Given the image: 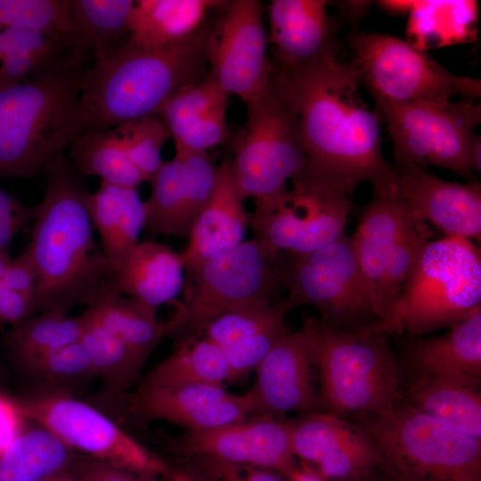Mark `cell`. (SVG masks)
<instances>
[{"mask_svg":"<svg viewBox=\"0 0 481 481\" xmlns=\"http://www.w3.org/2000/svg\"><path fill=\"white\" fill-rule=\"evenodd\" d=\"M279 72L299 117L306 156L293 191L348 197L363 182L387 178L392 164L381 152L379 117L363 100L350 63L337 56Z\"/></svg>","mask_w":481,"mask_h":481,"instance_id":"1","label":"cell"},{"mask_svg":"<svg viewBox=\"0 0 481 481\" xmlns=\"http://www.w3.org/2000/svg\"><path fill=\"white\" fill-rule=\"evenodd\" d=\"M44 172V197L37 205L24 252L37 277L35 314L67 315L74 306H88L113 289L114 273L94 240L81 175L62 154L50 160Z\"/></svg>","mask_w":481,"mask_h":481,"instance_id":"2","label":"cell"},{"mask_svg":"<svg viewBox=\"0 0 481 481\" xmlns=\"http://www.w3.org/2000/svg\"><path fill=\"white\" fill-rule=\"evenodd\" d=\"M212 27L203 24L178 41L146 48L130 42L87 69L81 79V134L112 129L159 110L183 88L208 75Z\"/></svg>","mask_w":481,"mask_h":481,"instance_id":"3","label":"cell"},{"mask_svg":"<svg viewBox=\"0 0 481 481\" xmlns=\"http://www.w3.org/2000/svg\"><path fill=\"white\" fill-rule=\"evenodd\" d=\"M86 68L47 72L0 86V178L35 175L83 132Z\"/></svg>","mask_w":481,"mask_h":481,"instance_id":"4","label":"cell"},{"mask_svg":"<svg viewBox=\"0 0 481 481\" xmlns=\"http://www.w3.org/2000/svg\"><path fill=\"white\" fill-rule=\"evenodd\" d=\"M304 328L313 344L318 411L346 419L382 413L399 403L398 364L380 326L347 330L313 317Z\"/></svg>","mask_w":481,"mask_h":481,"instance_id":"5","label":"cell"},{"mask_svg":"<svg viewBox=\"0 0 481 481\" xmlns=\"http://www.w3.org/2000/svg\"><path fill=\"white\" fill-rule=\"evenodd\" d=\"M371 440L378 469L391 481H481V440L399 401L353 417Z\"/></svg>","mask_w":481,"mask_h":481,"instance_id":"6","label":"cell"},{"mask_svg":"<svg viewBox=\"0 0 481 481\" xmlns=\"http://www.w3.org/2000/svg\"><path fill=\"white\" fill-rule=\"evenodd\" d=\"M244 126L232 143L230 168L244 199L279 196L305 164L299 117L279 70L265 89L245 103Z\"/></svg>","mask_w":481,"mask_h":481,"instance_id":"7","label":"cell"},{"mask_svg":"<svg viewBox=\"0 0 481 481\" xmlns=\"http://www.w3.org/2000/svg\"><path fill=\"white\" fill-rule=\"evenodd\" d=\"M481 309V252L459 236L428 240L404 286L400 333L409 337L452 326Z\"/></svg>","mask_w":481,"mask_h":481,"instance_id":"8","label":"cell"},{"mask_svg":"<svg viewBox=\"0 0 481 481\" xmlns=\"http://www.w3.org/2000/svg\"><path fill=\"white\" fill-rule=\"evenodd\" d=\"M393 143L396 166H435L467 182L481 171V139L474 130L481 122L477 100L417 101L378 106Z\"/></svg>","mask_w":481,"mask_h":481,"instance_id":"9","label":"cell"},{"mask_svg":"<svg viewBox=\"0 0 481 481\" xmlns=\"http://www.w3.org/2000/svg\"><path fill=\"white\" fill-rule=\"evenodd\" d=\"M287 254L284 261L275 257V265L291 309L311 306L319 318L347 330L381 327L351 237L307 254Z\"/></svg>","mask_w":481,"mask_h":481,"instance_id":"10","label":"cell"},{"mask_svg":"<svg viewBox=\"0 0 481 481\" xmlns=\"http://www.w3.org/2000/svg\"><path fill=\"white\" fill-rule=\"evenodd\" d=\"M350 62L358 82L370 90L377 106L417 101L449 102L454 95L477 100L479 78L450 72L425 52L400 38L356 32L348 37Z\"/></svg>","mask_w":481,"mask_h":481,"instance_id":"11","label":"cell"},{"mask_svg":"<svg viewBox=\"0 0 481 481\" xmlns=\"http://www.w3.org/2000/svg\"><path fill=\"white\" fill-rule=\"evenodd\" d=\"M281 288L275 257L257 239L245 240L184 278L183 316L168 335L178 343L201 337L217 316L253 303H273Z\"/></svg>","mask_w":481,"mask_h":481,"instance_id":"12","label":"cell"},{"mask_svg":"<svg viewBox=\"0 0 481 481\" xmlns=\"http://www.w3.org/2000/svg\"><path fill=\"white\" fill-rule=\"evenodd\" d=\"M30 420L89 458L151 476H168L166 464L105 414L61 392L45 391L14 398Z\"/></svg>","mask_w":481,"mask_h":481,"instance_id":"13","label":"cell"},{"mask_svg":"<svg viewBox=\"0 0 481 481\" xmlns=\"http://www.w3.org/2000/svg\"><path fill=\"white\" fill-rule=\"evenodd\" d=\"M212 27L208 78L246 103L268 86L276 67L267 54V34L259 1L227 2Z\"/></svg>","mask_w":481,"mask_h":481,"instance_id":"14","label":"cell"},{"mask_svg":"<svg viewBox=\"0 0 481 481\" xmlns=\"http://www.w3.org/2000/svg\"><path fill=\"white\" fill-rule=\"evenodd\" d=\"M351 210L349 197L296 191L257 201L249 218L255 239L269 252L303 255L338 240Z\"/></svg>","mask_w":481,"mask_h":481,"instance_id":"15","label":"cell"},{"mask_svg":"<svg viewBox=\"0 0 481 481\" xmlns=\"http://www.w3.org/2000/svg\"><path fill=\"white\" fill-rule=\"evenodd\" d=\"M175 449L188 459L270 469L286 477L298 466L292 446V420L252 415L224 427L186 431Z\"/></svg>","mask_w":481,"mask_h":481,"instance_id":"16","label":"cell"},{"mask_svg":"<svg viewBox=\"0 0 481 481\" xmlns=\"http://www.w3.org/2000/svg\"><path fill=\"white\" fill-rule=\"evenodd\" d=\"M292 446L301 467L328 481H361L379 466L374 444L361 427L322 411L292 420Z\"/></svg>","mask_w":481,"mask_h":481,"instance_id":"17","label":"cell"},{"mask_svg":"<svg viewBox=\"0 0 481 481\" xmlns=\"http://www.w3.org/2000/svg\"><path fill=\"white\" fill-rule=\"evenodd\" d=\"M256 370L254 386L242 395L250 415L318 411L313 344L304 327L285 333Z\"/></svg>","mask_w":481,"mask_h":481,"instance_id":"18","label":"cell"},{"mask_svg":"<svg viewBox=\"0 0 481 481\" xmlns=\"http://www.w3.org/2000/svg\"><path fill=\"white\" fill-rule=\"evenodd\" d=\"M416 216L446 236L481 241V183L446 181L415 165L396 166L387 177Z\"/></svg>","mask_w":481,"mask_h":481,"instance_id":"19","label":"cell"},{"mask_svg":"<svg viewBox=\"0 0 481 481\" xmlns=\"http://www.w3.org/2000/svg\"><path fill=\"white\" fill-rule=\"evenodd\" d=\"M129 405L144 420H167L186 431L216 428L250 415L242 395L209 384L139 388L129 397Z\"/></svg>","mask_w":481,"mask_h":481,"instance_id":"20","label":"cell"},{"mask_svg":"<svg viewBox=\"0 0 481 481\" xmlns=\"http://www.w3.org/2000/svg\"><path fill=\"white\" fill-rule=\"evenodd\" d=\"M325 0H273L268 8L270 43L280 71L337 57L336 24Z\"/></svg>","mask_w":481,"mask_h":481,"instance_id":"21","label":"cell"},{"mask_svg":"<svg viewBox=\"0 0 481 481\" xmlns=\"http://www.w3.org/2000/svg\"><path fill=\"white\" fill-rule=\"evenodd\" d=\"M226 156L217 167L216 186L207 205L189 232L190 241L181 253L184 278L192 276L208 261L230 252L245 241L249 217L244 208Z\"/></svg>","mask_w":481,"mask_h":481,"instance_id":"22","label":"cell"},{"mask_svg":"<svg viewBox=\"0 0 481 481\" xmlns=\"http://www.w3.org/2000/svg\"><path fill=\"white\" fill-rule=\"evenodd\" d=\"M417 377H432L478 387L481 379V309L442 335L409 337L402 345Z\"/></svg>","mask_w":481,"mask_h":481,"instance_id":"23","label":"cell"},{"mask_svg":"<svg viewBox=\"0 0 481 481\" xmlns=\"http://www.w3.org/2000/svg\"><path fill=\"white\" fill-rule=\"evenodd\" d=\"M372 187V199L351 239L360 269L375 303L391 255L404 231L418 216L398 196L387 180Z\"/></svg>","mask_w":481,"mask_h":481,"instance_id":"24","label":"cell"},{"mask_svg":"<svg viewBox=\"0 0 481 481\" xmlns=\"http://www.w3.org/2000/svg\"><path fill=\"white\" fill-rule=\"evenodd\" d=\"M183 284L182 254L154 241L139 242L112 277L116 292L155 307L173 302Z\"/></svg>","mask_w":481,"mask_h":481,"instance_id":"25","label":"cell"},{"mask_svg":"<svg viewBox=\"0 0 481 481\" xmlns=\"http://www.w3.org/2000/svg\"><path fill=\"white\" fill-rule=\"evenodd\" d=\"M134 4L133 0H69L68 34L82 60L92 65L127 43Z\"/></svg>","mask_w":481,"mask_h":481,"instance_id":"26","label":"cell"},{"mask_svg":"<svg viewBox=\"0 0 481 481\" xmlns=\"http://www.w3.org/2000/svg\"><path fill=\"white\" fill-rule=\"evenodd\" d=\"M218 0H137L130 15L129 41L152 48L183 39L203 24L207 13L223 7Z\"/></svg>","mask_w":481,"mask_h":481,"instance_id":"27","label":"cell"},{"mask_svg":"<svg viewBox=\"0 0 481 481\" xmlns=\"http://www.w3.org/2000/svg\"><path fill=\"white\" fill-rule=\"evenodd\" d=\"M401 402L481 440V393L478 387L432 377H417L402 392Z\"/></svg>","mask_w":481,"mask_h":481,"instance_id":"28","label":"cell"},{"mask_svg":"<svg viewBox=\"0 0 481 481\" xmlns=\"http://www.w3.org/2000/svg\"><path fill=\"white\" fill-rule=\"evenodd\" d=\"M406 28V42L418 50L471 43L477 39L476 1H413Z\"/></svg>","mask_w":481,"mask_h":481,"instance_id":"29","label":"cell"},{"mask_svg":"<svg viewBox=\"0 0 481 481\" xmlns=\"http://www.w3.org/2000/svg\"><path fill=\"white\" fill-rule=\"evenodd\" d=\"M96 319L120 338L144 362L172 329L171 319L161 322L158 307L141 300L126 298L110 289L89 305Z\"/></svg>","mask_w":481,"mask_h":481,"instance_id":"30","label":"cell"},{"mask_svg":"<svg viewBox=\"0 0 481 481\" xmlns=\"http://www.w3.org/2000/svg\"><path fill=\"white\" fill-rule=\"evenodd\" d=\"M74 463L72 450L49 430L24 429L0 454V481H44Z\"/></svg>","mask_w":481,"mask_h":481,"instance_id":"31","label":"cell"},{"mask_svg":"<svg viewBox=\"0 0 481 481\" xmlns=\"http://www.w3.org/2000/svg\"><path fill=\"white\" fill-rule=\"evenodd\" d=\"M177 349L145 378L141 389L229 381L230 368L223 348L204 336L178 343Z\"/></svg>","mask_w":481,"mask_h":481,"instance_id":"32","label":"cell"},{"mask_svg":"<svg viewBox=\"0 0 481 481\" xmlns=\"http://www.w3.org/2000/svg\"><path fill=\"white\" fill-rule=\"evenodd\" d=\"M79 175H97L102 183L136 188L144 181L113 129L80 134L69 145V160Z\"/></svg>","mask_w":481,"mask_h":481,"instance_id":"33","label":"cell"},{"mask_svg":"<svg viewBox=\"0 0 481 481\" xmlns=\"http://www.w3.org/2000/svg\"><path fill=\"white\" fill-rule=\"evenodd\" d=\"M433 236L429 224L417 216L401 236L387 265L375 305L381 327L388 335L401 334L399 317L404 286L420 249Z\"/></svg>","mask_w":481,"mask_h":481,"instance_id":"34","label":"cell"},{"mask_svg":"<svg viewBox=\"0 0 481 481\" xmlns=\"http://www.w3.org/2000/svg\"><path fill=\"white\" fill-rule=\"evenodd\" d=\"M89 317L87 309L76 317L52 312L37 314L12 326L5 336L4 345L18 363L37 354L79 341Z\"/></svg>","mask_w":481,"mask_h":481,"instance_id":"35","label":"cell"},{"mask_svg":"<svg viewBox=\"0 0 481 481\" xmlns=\"http://www.w3.org/2000/svg\"><path fill=\"white\" fill-rule=\"evenodd\" d=\"M89 321L80 339L94 371L114 395H121L132 383L143 362L117 335L107 330L87 306Z\"/></svg>","mask_w":481,"mask_h":481,"instance_id":"36","label":"cell"},{"mask_svg":"<svg viewBox=\"0 0 481 481\" xmlns=\"http://www.w3.org/2000/svg\"><path fill=\"white\" fill-rule=\"evenodd\" d=\"M151 192L143 201L144 229L152 234L181 237V218L185 200L184 166L175 154L151 181Z\"/></svg>","mask_w":481,"mask_h":481,"instance_id":"37","label":"cell"},{"mask_svg":"<svg viewBox=\"0 0 481 481\" xmlns=\"http://www.w3.org/2000/svg\"><path fill=\"white\" fill-rule=\"evenodd\" d=\"M289 310L285 299L242 306L210 322L202 336L224 350L268 326L285 321Z\"/></svg>","mask_w":481,"mask_h":481,"instance_id":"38","label":"cell"},{"mask_svg":"<svg viewBox=\"0 0 481 481\" xmlns=\"http://www.w3.org/2000/svg\"><path fill=\"white\" fill-rule=\"evenodd\" d=\"M129 159L151 183L162 167V148L170 136L167 125L158 115L124 122L112 128Z\"/></svg>","mask_w":481,"mask_h":481,"instance_id":"39","label":"cell"},{"mask_svg":"<svg viewBox=\"0 0 481 481\" xmlns=\"http://www.w3.org/2000/svg\"><path fill=\"white\" fill-rule=\"evenodd\" d=\"M17 364L28 373L53 383L94 377L89 355L80 340L30 356Z\"/></svg>","mask_w":481,"mask_h":481,"instance_id":"40","label":"cell"},{"mask_svg":"<svg viewBox=\"0 0 481 481\" xmlns=\"http://www.w3.org/2000/svg\"><path fill=\"white\" fill-rule=\"evenodd\" d=\"M69 0H0V29L68 33Z\"/></svg>","mask_w":481,"mask_h":481,"instance_id":"41","label":"cell"},{"mask_svg":"<svg viewBox=\"0 0 481 481\" xmlns=\"http://www.w3.org/2000/svg\"><path fill=\"white\" fill-rule=\"evenodd\" d=\"M184 166L185 200L181 218V237L189 235L194 220L211 198L217 167L207 151H176Z\"/></svg>","mask_w":481,"mask_h":481,"instance_id":"42","label":"cell"},{"mask_svg":"<svg viewBox=\"0 0 481 481\" xmlns=\"http://www.w3.org/2000/svg\"><path fill=\"white\" fill-rule=\"evenodd\" d=\"M227 94L208 77L188 86L169 98L159 110V116L171 130L212 110L227 108Z\"/></svg>","mask_w":481,"mask_h":481,"instance_id":"43","label":"cell"},{"mask_svg":"<svg viewBox=\"0 0 481 481\" xmlns=\"http://www.w3.org/2000/svg\"><path fill=\"white\" fill-rule=\"evenodd\" d=\"M288 331L285 321L279 322L224 349L230 368L229 381L240 380L256 370Z\"/></svg>","mask_w":481,"mask_h":481,"instance_id":"44","label":"cell"},{"mask_svg":"<svg viewBox=\"0 0 481 481\" xmlns=\"http://www.w3.org/2000/svg\"><path fill=\"white\" fill-rule=\"evenodd\" d=\"M143 201L136 188L124 187L122 212L114 244L107 257L114 272L119 270L139 244V236L144 228Z\"/></svg>","mask_w":481,"mask_h":481,"instance_id":"45","label":"cell"},{"mask_svg":"<svg viewBox=\"0 0 481 481\" xmlns=\"http://www.w3.org/2000/svg\"><path fill=\"white\" fill-rule=\"evenodd\" d=\"M226 110L227 108L212 110L171 130L175 151H207L226 140Z\"/></svg>","mask_w":481,"mask_h":481,"instance_id":"46","label":"cell"},{"mask_svg":"<svg viewBox=\"0 0 481 481\" xmlns=\"http://www.w3.org/2000/svg\"><path fill=\"white\" fill-rule=\"evenodd\" d=\"M123 189L122 186L102 183L96 192H87L85 196L87 212L99 232L101 248L106 257L112 249L122 212Z\"/></svg>","mask_w":481,"mask_h":481,"instance_id":"47","label":"cell"},{"mask_svg":"<svg viewBox=\"0 0 481 481\" xmlns=\"http://www.w3.org/2000/svg\"><path fill=\"white\" fill-rule=\"evenodd\" d=\"M37 206H27L0 189V251L9 252L15 237L34 222Z\"/></svg>","mask_w":481,"mask_h":481,"instance_id":"48","label":"cell"},{"mask_svg":"<svg viewBox=\"0 0 481 481\" xmlns=\"http://www.w3.org/2000/svg\"><path fill=\"white\" fill-rule=\"evenodd\" d=\"M192 460L195 468L210 481H289L284 475L270 469Z\"/></svg>","mask_w":481,"mask_h":481,"instance_id":"49","label":"cell"},{"mask_svg":"<svg viewBox=\"0 0 481 481\" xmlns=\"http://www.w3.org/2000/svg\"><path fill=\"white\" fill-rule=\"evenodd\" d=\"M75 468L83 481H159L158 477L124 470L89 457L76 461Z\"/></svg>","mask_w":481,"mask_h":481,"instance_id":"50","label":"cell"},{"mask_svg":"<svg viewBox=\"0 0 481 481\" xmlns=\"http://www.w3.org/2000/svg\"><path fill=\"white\" fill-rule=\"evenodd\" d=\"M37 281L33 264L24 251L18 257L11 258L4 277L8 288L27 296L34 303Z\"/></svg>","mask_w":481,"mask_h":481,"instance_id":"51","label":"cell"},{"mask_svg":"<svg viewBox=\"0 0 481 481\" xmlns=\"http://www.w3.org/2000/svg\"><path fill=\"white\" fill-rule=\"evenodd\" d=\"M34 314L33 300L0 281V322L14 326Z\"/></svg>","mask_w":481,"mask_h":481,"instance_id":"52","label":"cell"},{"mask_svg":"<svg viewBox=\"0 0 481 481\" xmlns=\"http://www.w3.org/2000/svg\"><path fill=\"white\" fill-rule=\"evenodd\" d=\"M25 420L15 399L0 392V454L24 430Z\"/></svg>","mask_w":481,"mask_h":481,"instance_id":"53","label":"cell"},{"mask_svg":"<svg viewBox=\"0 0 481 481\" xmlns=\"http://www.w3.org/2000/svg\"><path fill=\"white\" fill-rule=\"evenodd\" d=\"M289 481H328L320 475L298 465L288 476Z\"/></svg>","mask_w":481,"mask_h":481,"instance_id":"54","label":"cell"},{"mask_svg":"<svg viewBox=\"0 0 481 481\" xmlns=\"http://www.w3.org/2000/svg\"><path fill=\"white\" fill-rule=\"evenodd\" d=\"M413 1H382L381 4L390 11H410Z\"/></svg>","mask_w":481,"mask_h":481,"instance_id":"55","label":"cell"},{"mask_svg":"<svg viewBox=\"0 0 481 481\" xmlns=\"http://www.w3.org/2000/svg\"><path fill=\"white\" fill-rule=\"evenodd\" d=\"M168 481H201L193 476L181 471H172L168 475Z\"/></svg>","mask_w":481,"mask_h":481,"instance_id":"56","label":"cell"},{"mask_svg":"<svg viewBox=\"0 0 481 481\" xmlns=\"http://www.w3.org/2000/svg\"><path fill=\"white\" fill-rule=\"evenodd\" d=\"M361 481H391L379 469H376Z\"/></svg>","mask_w":481,"mask_h":481,"instance_id":"57","label":"cell"},{"mask_svg":"<svg viewBox=\"0 0 481 481\" xmlns=\"http://www.w3.org/2000/svg\"><path fill=\"white\" fill-rule=\"evenodd\" d=\"M72 475H73V472L70 469V470L60 473L58 475H55L44 481H67Z\"/></svg>","mask_w":481,"mask_h":481,"instance_id":"58","label":"cell"},{"mask_svg":"<svg viewBox=\"0 0 481 481\" xmlns=\"http://www.w3.org/2000/svg\"><path fill=\"white\" fill-rule=\"evenodd\" d=\"M67 481H83L80 479L77 475L73 474Z\"/></svg>","mask_w":481,"mask_h":481,"instance_id":"59","label":"cell"},{"mask_svg":"<svg viewBox=\"0 0 481 481\" xmlns=\"http://www.w3.org/2000/svg\"><path fill=\"white\" fill-rule=\"evenodd\" d=\"M3 389H4V384H3L1 370H0V392H3Z\"/></svg>","mask_w":481,"mask_h":481,"instance_id":"60","label":"cell"},{"mask_svg":"<svg viewBox=\"0 0 481 481\" xmlns=\"http://www.w3.org/2000/svg\"><path fill=\"white\" fill-rule=\"evenodd\" d=\"M0 44H1V29H0Z\"/></svg>","mask_w":481,"mask_h":481,"instance_id":"61","label":"cell"}]
</instances>
